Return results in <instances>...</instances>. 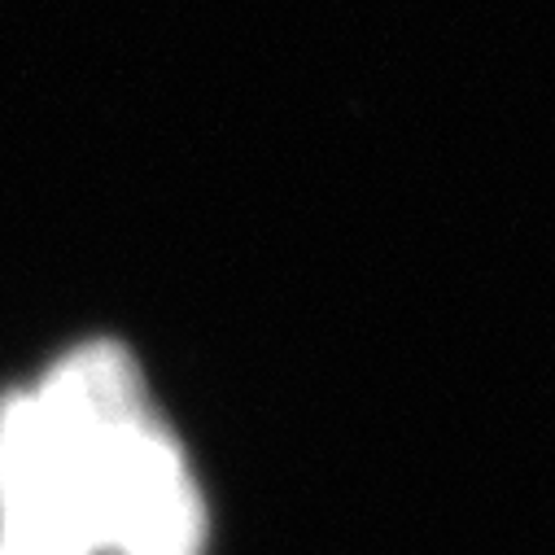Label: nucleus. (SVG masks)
<instances>
[{
  "instance_id": "f257e3e1",
  "label": "nucleus",
  "mask_w": 555,
  "mask_h": 555,
  "mask_svg": "<svg viewBox=\"0 0 555 555\" xmlns=\"http://www.w3.org/2000/svg\"><path fill=\"white\" fill-rule=\"evenodd\" d=\"M0 555H206L202 486L122 346L0 398Z\"/></svg>"
}]
</instances>
